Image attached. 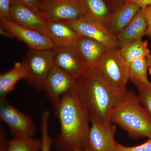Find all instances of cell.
I'll return each instance as SVG.
<instances>
[{
  "mask_svg": "<svg viewBox=\"0 0 151 151\" xmlns=\"http://www.w3.org/2000/svg\"><path fill=\"white\" fill-rule=\"evenodd\" d=\"M145 142L136 146L127 147L118 143L116 151H151V137Z\"/></svg>",
  "mask_w": 151,
  "mask_h": 151,
  "instance_id": "26",
  "label": "cell"
},
{
  "mask_svg": "<svg viewBox=\"0 0 151 151\" xmlns=\"http://www.w3.org/2000/svg\"><path fill=\"white\" fill-rule=\"evenodd\" d=\"M55 48L31 50L22 62L26 70L25 79L32 86L42 89L47 76L54 66Z\"/></svg>",
  "mask_w": 151,
  "mask_h": 151,
  "instance_id": "5",
  "label": "cell"
},
{
  "mask_svg": "<svg viewBox=\"0 0 151 151\" xmlns=\"http://www.w3.org/2000/svg\"><path fill=\"white\" fill-rule=\"evenodd\" d=\"M39 12L47 21H69L84 15L82 0H42Z\"/></svg>",
  "mask_w": 151,
  "mask_h": 151,
  "instance_id": "7",
  "label": "cell"
},
{
  "mask_svg": "<svg viewBox=\"0 0 151 151\" xmlns=\"http://www.w3.org/2000/svg\"><path fill=\"white\" fill-rule=\"evenodd\" d=\"M72 47L84 63L86 68L94 67L108 47L90 38L79 35Z\"/></svg>",
  "mask_w": 151,
  "mask_h": 151,
  "instance_id": "12",
  "label": "cell"
},
{
  "mask_svg": "<svg viewBox=\"0 0 151 151\" xmlns=\"http://www.w3.org/2000/svg\"><path fill=\"white\" fill-rule=\"evenodd\" d=\"M147 60L148 65V71L149 73L151 75V55H150L147 58Z\"/></svg>",
  "mask_w": 151,
  "mask_h": 151,
  "instance_id": "30",
  "label": "cell"
},
{
  "mask_svg": "<svg viewBox=\"0 0 151 151\" xmlns=\"http://www.w3.org/2000/svg\"><path fill=\"white\" fill-rule=\"evenodd\" d=\"M50 112L45 111L42 113L41 122V151H51L52 142L49 132L48 126L49 122Z\"/></svg>",
  "mask_w": 151,
  "mask_h": 151,
  "instance_id": "23",
  "label": "cell"
},
{
  "mask_svg": "<svg viewBox=\"0 0 151 151\" xmlns=\"http://www.w3.org/2000/svg\"><path fill=\"white\" fill-rule=\"evenodd\" d=\"M54 107L60 124L55 140L57 151L86 150L91 122L74 89L61 97Z\"/></svg>",
  "mask_w": 151,
  "mask_h": 151,
  "instance_id": "2",
  "label": "cell"
},
{
  "mask_svg": "<svg viewBox=\"0 0 151 151\" xmlns=\"http://www.w3.org/2000/svg\"><path fill=\"white\" fill-rule=\"evenodd\" d=\"M147 29L145 9L141 8L132 21L116 36L118 47L133 41L142 39L146 35Z\"/></svg>",
  "mask_w": 151,
  "mask_h": 151,
  "instance_id": "17",
  "label": "cell"
},
{
  "mask_svg": "<svg viewBox=\"0 0 151 151\" xmlns=\"http://www.w3.org/2000/svg\"><path fill=\"white\" fill-rule=\"evenodd\" d=\"M47 35L55 48L72 47L78 35L74 30L63 22L47 21Z\"/></svg>",
  "mask_w": 151,
  "mask_h": 151,
  "instance_id": "15",
  "label": "cell"
},
{
  "mask_svg": "<svg viewBox=\"0 0 151 151\" xmlns=\"http://www.w3.org/2000/svg\"><path fill=\"white\" fill-rule=\"evenodd\" d=\"M53 61L55 65L75 79L86 68L81 58L73 47L55 48Z\"/></svg>",
  "mask_w": 151,
  "mask_h": 151,
  "instance_id": "14",
  "label": "cell"
},
{
  "mask_svg": "<svg viewBox=\"0 0 151 151\" xmlns=\"http://www.w3.org/2000/svg\"><path fill=\"white\" fill-rule=\"evenodd\" d=\"M140 9L134 3L125 2L110 14L105 25L113 35L116 36L132 21Z\"/></svg>",
  "mask_w": 151,
  "mask_h": 151,
  "instance_id": "16",
  "label": "cell"
},
{
  "mask_svg": "<svg viewBox=\"0 0 151 151\" xmlns=\"http://www.w3.org/2000/svg\"><path fill=\"white\" fill-rule=\"evenodd\" d=\"M74 91L90 122L106 124L122 95L94 67L86 68L75 79Z\"/></svg>",
  "mask_w": 151,
  "mask_h": 151,
  "instance_id": "1",
  "label": "cell"
},
{
  "mask_svg": "<svg viewBox=\"0 0 151 151\" xmlns=\"http://www.w3.org/2000/svg\"><path fill=\"white\" fill-rule=\"evenodd\" d=\"M74 151H88L86 150H76Z\"/></svg>",
  "mask_w": 151,
  "mask_h": 151,
  "instance_id": "31",
  "label": "cell"
},
{
  "mask_svg": "<svg viewBox=\"0 0 151 151\" xmlns=\"http://www.w3.org/2000/svg\"><path fill=\"white\" fill-rule=\"evenodd\" d=\"M0 118L13 137H33L36 133V126L32 117L15 108L6 97L0 98Z\"/></svg>",
  "mask_w": 151,
  "mask_h": 151,
  "instance_id": "6",
  "label": "cell"
},
{
  "mask_svg": "<svg viewBox=\"0 0 151 151\" xmlns=\"http://www.w3.org/2000/svg\"><path fill=\"white\" fill-rule=\"evenodd\" d=\"M148 65L147 58L135 60L128 65L129 78L134 84L148 82Z\"/></svg>",
  "mask_w": 151,
  "mask_h": 151,
  "instance_id": "22",
  "label": "cell"
},
{
  "mask_svg": "<svg viewBox=\"0 0 151 151\" xmlns=\"http://www.w3.org/2000/svg\"><path fill=\"white\" fill-rule=\"evenodd\" d=\"M41 140L33 137H13L7 140L5 151H41Z\"/></svg>",
  "mask_w": 151,
  "mask_h": 151,
  "instance_id": "21",
  "label": "cell"
},
{
  "mask_svg": "<svg viewBox=\"0 0 151 151\" xmlns=\"http://www.w3.org/2000/svg\"><path fill=\"white\" fill-rule=\"evenodd\" d=\"M144 8L147 22V29L146 35L151 38V5Z\"/></svg>",
  "mask_w": 151,
  "mask_h": 151,
  "instance_id": "28",
  "label": "cell"
},
{
  "mask_svg": "<svg viewBox=\"0 0 151 151\" xmlns=\"http://www.w3.org/2000/svg\"><path fill=\"white\" fill-rule=\"evenodd\" d=\"M14 4H19L28 7L36 12H39L42 0H12Z\"/></svg>",
  "mask_w": 151,
  "mask_h": 151,
  "instance_id": "27",
  "label": "cell"
},
{
  "mask_svg": "<svg viewBox=\"0 0 151 151\" xmlns=\"http://www.w3.org/2000/svg\"><path fill=\"white\" fill-rule=\"evenodd\" d=\"M63 22L73 29L78 35L97 40L108 47H118L116 36L102 23L85 16L74 20Z\"/></svg>",
  "mask_w": 151,
  "mask_h": 151,
  "instance_id": "8",
  "label": "cell"
},
{
  "mask_svg": "<svg viewBox=\"0 0 151 151\" xmlns=\"http://www.w3.org/2000/svg\"><path fill=\"white\" fill-rule=\"evenodd\" d=\"M91 123L86 150L88 151H116L118 143L115 139L116 126L112 123Z\"/></svg>",
  "mask_w": 151,
  "mask_h": 151,
  "instance_id": "9",
  "label": "cell"
},
{
  "mask_svg": "<svg viewBox=\"0 0 151 151\" xmlns=\"http://www.w3.org/2000/svg\"><path fill=\"white\" fill-rule=\"evenodd\" d=\"M138 90V99L142 105L151 115V82L134 84Z\"/></svg>",
  "mask_w": 151,
  "mask_h": 151,
  "instance_id": "24",
  "label": "cell"
},
{
  "mask_svg": "<svg viewBox=\"0 0 151 151\" xmlns=\"http://www.w3.org/2000/svg\"><path fill=\"white\" fill-rule=\"evenodd\" d=\"M119 53L128 65L135 60L147 58L150 55L147 41L139 39L119 47Z\"/></svg>",
  "mask_w": 151,
  "mask_h": 151,
  "instance_id": "19",
  "label": "cell"
},
{
  "mask_svg": "<svg viewBox=\"0 0 151 151\" xmlns=\"http://www.w3.org/2000/svg\"><path fill=\"white\" fill-rule=\"evenodd\" d=\"M75 79L54 65L43 87L47 96L54 105L63 96L74 89Z\"/></svg>",
  "mask_w": 151,
  "mask_h": 151,
  "instance_id": "11",
  "label": "cell"
},
{
  "mask_svg": "<svg viewBox=\"0 0 151 151\" xmlns=\"http://www.w3.org/2000/svg\"><path fill=\"white\" fill-rule=\"evenodd\" d=\"M1 26L7 30L13 38L27 45L29 49L43 50L55 48L47 36L35 30L24 27L12 20L0 21Z\"/></svg>",
  "mask_w": 151,
  "mask_h": 151,
  "instance_id": "10",
  "label": "cell"
},
{
  "mask_svg": "<svg viewBox=\"0 0 151 151\" xmlns=\"http://www.w3.org/2000/svg\"><path fill=\"white\" fill-rule=\"evenodd\" d=\"M110 121L126 131L130 137H151V115L132 90L122 95L111 113Z\"/></svg>",
  "mask_w": 151,
  "mask_h": 151,
  "instance_id": "3",
  "label": "cell"
},
{
  "mask_svg": "<svg viewBox=\"0 0 151 151\" xmlns=\"http://www.w3.org/2000/svg\"><path fill=\"white\" fill-rule=\"evenodd\" d=\"M11 15V19L16 23L47 35V21L39 12L26 6L13 3Z\"/></svg>",
  "mask_w": 151,
  "mask_h": 151,
  "instance_id": "13",
  "label": "cell"
},
{
  "mask_svg": "<svg viewBox=\"0 0 151 151\" xmlns=\"http://www.w3.org/2000/svg\"><path fill=\"white\" fill-rule=\"evenodd\" d=\"M125 2L134 3L141 8H144L151 5V0H126Z\"/></svg>",
  "mask_w": 151,
  "mask_h": 151,
  "instance_id": "29",
  "label": "cell"
},
{
  "mask_svg": "<svg viewBox=\"0 0 151 151\" xmlns=\"http://www.w3.org/2000/svg\"><path fill=\"white\" fill-rule=\"evenodd\" d=\"M82 2L84 16L105 24L110 14L103 0H82Z\"/></svg>",
  "mask_w": 151,
  "mask_h": 151,
  "instance_id": "20",
  "label": "cell"
},
{
  "mask_svg": "<svg viewBox=\"0 0 151 151\" xmlns=\"http://www.w3.org/2000/svg\"><path fill=\"white\" fill-rule=\"evenodd\" d=\"M27 73L23 63H15L11 69L0 74V98L6 97L22 78H25Z\"/></svg>",
  "mask_w": 151,
  "mask_h": 151,
  "instance_id": "18",
  "label": "cell"
},
{
  "mask_svg": "<svg viewBox=\"0 0 151 151\" xmlns=\"http://www.w3.org/2000/svg\"><path fill=\"white\" fill-rule=\"evenodd\" d=\"M13 4L12 0H0V21L12 20L11 13Z\"/></svg>",
  "mask_w": 151,
  "mask_h": 151,
  "instance_id": "25",
  "label": "cell"
},
{
  "mask_svg": "<svg viewBox=\"0 0 151 151\" xmlns=\"http://www.w3.org/2000/svg\"><path fill=\"white\" fill-rule=\"evenodd\" d=\"M94 67L120 95L127 92L129 80L128 65L120 55L118 47H108Z\"/></svg>",
  "mask_w": 151,
  "mask_h": 151,
  "instance_id": "4",
  "label": "cell"
}]
</instances>
